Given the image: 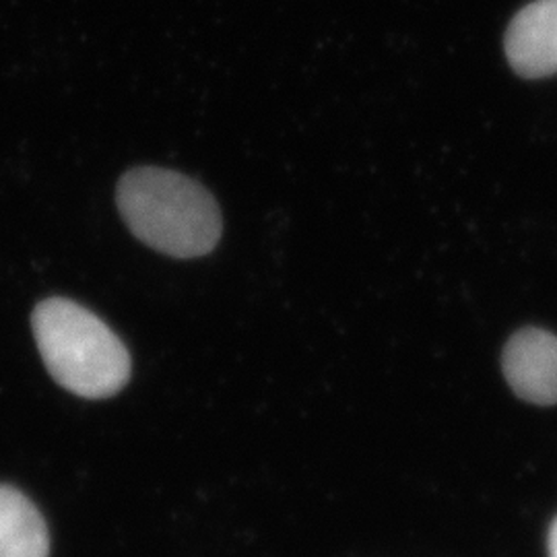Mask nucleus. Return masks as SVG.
I'll return each mask as SVG.
<instances>
[{
  "label": "nucleus",
  "instance_id": "1",
  "mask_svg": "<svg viewBox=\"0 0 557 557\" xmlns=\"http://www.w3.org/2000/svg\"><path fill=\"white\" fill-rule=\"evenodd\" d=\"M120 215L135 238L174 259H199L220 244L218 200L174 170L135 168L116 188Z\"/></svg>",
  "mask_w": 557,
  "mask_h": 557
},
{
  "label": "nucleus",
  "instance_id": "2",
  "mask_svg": "<svg viewBox=\"0 0 557 557\" xmlns=\"http://www.w3.org/2000/svg\"><path fill=\"white\" fill-rule=\"evenodd\" d=\"M48 374L83 398L119 395L131 379V356L119 335L94 312L66 298L44 299L32 317Z\"/></svg>",
  "mask_w": 557,
  "mask_h": 557
},
{
  "label": "nucleus",
  "instance_id": "3",
  "mask_svg": "<svg viewBox=\"0 0 557 557\" xmlns=\"http://www.w3.org/2000/svg\"><path fill=\"white\" fill-rule=\"evenodd\" d=\"M510 388L533 405H557V337L543 329H522L502 354Z\"/></svg>",
  "mask_w": 557,
  "mask_h": 557
},
{
  "label": "nucleus",
  "instance_id": "4",
  "mask_svg": "<svg viewBox=\"0 0 557 557\" xmlns=\"http://www.w3.org/2000/svg\"><path fill=\"white\" fill-rule=\"evenodd\" d=\"M506 57L524 79L557 75V0H533L506 32Z\"/></svg>",
  "mask_w": 557,
  "mask_h": 557
},
{
  "label": "nucleus",
  "instance_id": "5",
  "mask_svg": "<svg viewBox=\"0 0 557 557\" xmlns=\"http://www.w3.org/2000/svg\"><path fill=\"white\" fill-rule=\"evenodd\" d=\"M50 539L40 510L20 490L0 485V557H48Z\"/></svg>",
  "mask_w": 557,
  "mask_h": 557
},
{
  "label": "nucleus",
  "instance_id": "6",
  "mask_svg": "<svg viewBox=\"0 0 557 557\" xmlns=\"http://www.w3.org/2000/svg\"><path fill=\"white\" fill-rule=\"evenodd\" d=\"M547 554L549 557H557V518L549 529V535H547Z\"/></svg>",
  "mask_w": 557,
  "mask_h": 557
}]
</instances>
